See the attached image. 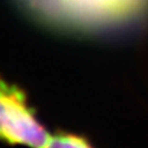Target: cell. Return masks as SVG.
Returning <instances> with one entry per match:
<instances>
[{
	"mask_svg": "<svg viewBox=\"0 0 148 148\" xmlns=\"http://www.w3.org/2000/svg\"><path fill=\"white\" fill-rule=\"evenodd\" d=\"M26 92L0 75V142L27 148H46L51 140Z\"/></svg>",
	"mask_w": 148,
	"mask_h": 148,
	"instance_id": "cell-2",
	"label": "cell"
},
{
	"mask_svg": "<svg viewBox=\"0 0 148 148\" xmlns=\"http://www.w3.org/2000/svg\"><path fill=\"white\" fill-rule=\"evenodd\" d=\"M46 148H94L84 137L74 133L59 132L51 136Z\"/></svg>",
	"mask_w": 148,
	"mask_h": 148,
	"instance_id": "cell-3",
	"label": "cell"
},
{
	"mask_svg": "<svg viewBox=\"0 0 148 148\" xmlns=\"http://www.w3.org/2000/svg\"><path fill=\"white\" fill-rule=\"evenodd\" d=\"M32 15L72 29L123 24L147 9L148 0H17Z\"/></svg>",
	"mask_w": 148,
	"mask_h": 148,
	"instance_id": "cell-1",
	"label": "cell"
}]
</instances>
